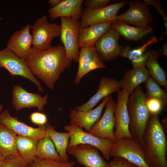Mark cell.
Here are the masks:
<instances>
[{
  "label": "cell",
  "mask_w": 167,
  "mask_h": 167,
  "mask_svg": "<svg viewBox=\"0 0 167 167\" xmlns=\"http://www.w3.org/2000/svg\"><path fill=\"white\" fill-rule=\"evenodd\" d=\"M25 61L33 75L51 90L54 88L62 74L72 64L61 45L45 50L32 46L30 55Z\"/></svg>",
  "instance_id": "cell-1"
},
{
  "label": "cell",
  "mask_w": 167,
  "mask_h": 167,
  "mask_svg": "<svg viewBox=\"0 0 167 167\" xmlns=\"http://www.w3.org/2000/svg\"><path fill=\"white\" fill-rule=\"evenodd\" d=\"M158 115L151 116L142 139L146 161L150 167H167V141Z\"/></svg>",
  "instance_id": "cell-2"
},
{
  "label": "cell",
  "mask_w": 167,
  "mask_h": 167,
  "mask_svg": "<svg viewBox=\"0 0 167 167\" xmlns=\"http://www.w3.org/2000/svg\"><path fill=\"white\" fill-rule=\"evenodd\" d=\"M130 95L127 103L129 131L132 138L142 146L143 135L151 116L146 106L147 97L139 85Z\"/></svg>",
  "instance_id": "cell-3"
},
{
  "label": "cell",
  "mask_w": 167,
  "mask_h": 167,
  "mask_svg": "<svg viewBox=\"0 0 167 167\" xmlns=\"http://www.w3.org/2000/svg\"><path fill=\"white\" fill-rule=\"evenodd\" d=\"M64 129L70 134L68 147L80 144H87L96 148L107 161L111 157L110 152L114 142L108 139L100 138L85 131L83 128L70 124L65 125Z\"/></svg>",
  "instance_id": "cell-4"
},
{
  "label": "cell",
  "mask_w": 167,
  "mask_h": 167,
  "mask_svg": "<svg viewBox=\"0 0 167 167\" xmlns=\"http://www.w3.org/2000/svg\"><path fill=\"white\" fill-rule=\"evenodd\" d=\"M32 28V47L40 50L50 48L53 39L61 34V25L50 23L45 15L38 18Z\"/></svg>",
  "instance_id": "cell-5"
},
{
  "label": "cell",
  "mask_w": 167,
  "mask_h": 167,
  "mask_svg": "<svg viewBox=\"0 0 167 167\" xmlns=\"http://www.w3.org/2000/svg\"><path fill=\"white\" fill-rule=\"evenodd\" d=\"M110 155L124 158L139 167H150L146 161L142 146L132 138L125 137L117 140L113 145Z\"/></svg>",
  "instance_id": "cell-6"
},
{
  "label": "cell",
  "mask_w": 167,
  "mask_h": 167,
  "mask_svg": "<svg viewBox=\"0 0 167 167\" xmlns=\"http://www.w3.org/2000/svg\"><path fill=\"white\" fill-rule=\"evenodd\" d=\"M60 39L63 45L68 58L77 62L79 50L78 38L80 27L79 21L70 17H61Z\"/></svg>",
  "instance_id": "cell-7"
},
{
  "label": "cell",
  "mask_w": 167,
  "mask_h": 167,
  "mask_svg": "<svg viewBox=\"0 0 167 167\" xmlns=\"http://www.w3.org/2000/svg\"><path fill=\"white\" fill-rule=\"evenodd\" d=\"M2 67L13 76H19L28 79L37 86L39 92H43L40 81L32 74L25 60L6 48L0 50V68Z\"/></svg>",
  "instance_id": "cell-8"
},
{
  "label": "cell",
  "mask_w": 167,
  "mask_h": 167,
  "mask_svg": "<svg viewBox=\"0 0 167 167\" xmlns=\"http://www.w3.org/2000/svg\"><path fill=\"white\" fill-rule=\"evenodd\" d=\"M128 3L123 0L97 9L85 7L82 10L79 21L81 28L115 20L119 10Z\"/></svg>",
  "instance_id": "cell-9"
},
{
  "label": "cell",
  "mask_w": 167,
  "mask_h": 167,
  "mask_svg": "<svg viewBox=\"0 0 167 167\" xmlns=\"http://www.w3.org/2000/svg\"><path fill=\"white\" fill-rule=\"evenodd\" d=\"M116 104L112 96L105 105V109L102 117L91 127L88 133L100 138L116 141L114 131L116 125L114 115Z\"/></svg>",
  "instance_id": "cell-10"
},
{
  "label": "cell",
  "mask_w": 167,
  "mask_h": 167,
  "mask_svg": "<svg viewBox=\"0 0 167 167\" xmlns=\"http://www.w3.org/2000/svg\"><path fill=\"white\" fill-rule=\"evenodd\" d=\"M12 104L17 111L25 108L35 107L39 112L43 110L48 104V96L28 92L19 85H14L12 90Z\"/></svg>",
  "instance_id": "cell-11"
},
{
  "label": "cell",
  "mask_w": 167,
  "mask_h": 167,
  "mask_svg": "<svg viewBox=\"0 0 167 167\" xmlns=\"http://www.w3.org/2000/svg\"><path fill=\"white\" fill-rule=\"evenodd\" d=\"M99 150L94 146L80 144L68 147L67 152L74 156L77 162L85 167H109V163L104 160Z\"/></svg>",
  "instance_id": "cell-12"
},
{
  "label": "cell",
  "mask_w": 167,
  "mask_h": 167,
  "mask_svg": "<svg viewBox=\"0 0 167 167\" xmlns=\"http://www.w3.org/2000/svg\"><path fill=\"white\" fill-rule=\"evenodd\" d=\"M130 95L123 89L118 92L114 113L116 123L114 135L116 141L123 137L132 138L129 131V118L127 108Z\"/></svg>",
  "instance_id": "cell-13"
},
{
  "label": "cell",
  "mask_w": 167,
  "mask_h": 167,
  "mask_svg": "<svg viewBox=\"0 0 167 167\" xmlns=\"http://www.w3.org/2000/svg\"><path fill=\"white\" fill-rule=\"evenodd\" d=\"M119 37L118 33L111 28L96 42L94 46L103 60H112L120 56L123 47L118 43Z\"/></svg>",
  "instance_id": "cell-14"
},
{
  "label": "cell",
  "mask_w": 167,
  "mask_h": 167,
  "mask_svg": "<svg viewBox=\"0 0 167 167\" xmlns=\"http://www.w3.org/2000/svg\"><path fill=\"white\" fill-rule=\"evenodd\" d=\"M129 5V9L124 13L117 15L116 19L142 28L147 27L152 21L153 18L150 8L144 3L139 0L131 1Z\"/></svg>",
  "instance_id": "cell-15"
},
{
  "label": "cell",
  "mask_w": 167,
  "mask_h": 167,
  "mask_svg": "<svg viewBox=\"0 0 167 167\" xmlns=\"http://www.w3.org/2000/svg\"><path fill=\"white\" fill-rule=\"evenodd\" d=\"M78 62V68L74 80L76 84H79L83 77L90 71L106 67L94 46L80 48Z\"/></svg>",
  "instance_id": "cell-16"
},
{
  "label": "cell",
  "mask_w": 167,
  "mask_h": 167,
  "mask_svg": "<svg viewBox=\"0 0 167 167\" xmlns=\"http://www.w3.org/2000/svg\"><path fill=\"white\" fill-rule=\"evenodd\" d=\"M0 122L17 135L32 138L37 140L44 138L46 136L44 125L38 128L32 127L20 122L17 117L11 116L7 109L2 111Z\"/></svg>",
  "instance_id": "cell-17"
},
{
  "label": "cell",
  "mask_w": 167,
  "mask_h": 167,
  "mask_svg": "<svg viewBox=\"0 0 167 167\" xmlns=\"http://www.w3.org/2000/svg\"><path fill=\"white\" fill-rule=\"evenodd\" d=\"M32 26L28 24L22 29L15 31L11 36L6 49L25 60L31 52L32 37L30 33Z\"/></svg>",
  "instance_id": "cell-18"
},
{
  "label": "cell",
  "mask_w": 167,
  "mask_h": 167,
  "mask_svg": "<svg viewBox=\"0 0 167 167\" xmlns=\"http://www.w3.org/2000/svg\"><path fill=\"white\" fill-rule=\"evenodd\" d=\"M112 96L110 95L105 97L96 108L88 111L72 109L69 114L70 124L84 128L88 132L91 127L100 119L106 102Z\"/></svg>",
  "instance_id": "cell-19"
},
{
  "label": "cell",
  "mask_w": 167,
  "mask_h": 167,
  "mask_svg": "<svg viewBox=\"0 0 167 167\" xmlns=\"http://www.w3.org/2000/svg\"><path fill=\"white\" fill-rule=\"evenodd\" d=\"M120 81L115 78L104 76L100 78L98 90L87 102L75 109L82 111L90 110L102 99L120 90Z\"/></svg>",
  "instance_id": "cell-20"
},
{
  "label": "cell",
  "mask_w": 167,
  "mask_h": 167,
  "mask_svg": "<svg viewBox=\"0 0 167 167\" xmlns=\"http://www.w3.org/2000/svg\"><path fill=\"white\" fill-rule=\"evenodd\" d=\"M113 21L80 28L79 38V48L94 46L100 38L111 28Z\"/></svg>",
  "instance_id": "cell-21"
},
{
  "label": "cell",
  "mask_w": 167,
  "mask_h": 167,
  "mask_svg": "<svg viewBox=\"0 0 167 167\" xmlns=\"http://www.w3.org/2000/svg\"><path fill=\"white\" fill-rule=\"evenodd\" d=\"M83 0H62L57 6L49 9L51 20L58 17H70L78 21L80 19Z\"/></svg>",
  "instance_id": "cell-22"
},
{
  "label": "cell",
  "mask_w": 167,
  "mask_h": 167,
  "mask_svg": "<svg viewBox=\"0 0 167 167\" xmlns=\"http://www.w3.org/2000/svg\"><path fill=\"white\" fill-rule=\"evenodd\" d=\"M111 28L125 39L135 41L142 40L153 30V28L149 25L144 28L134 27L118 19L113 21Z\"/></svg>",
  "instance_id": "cell-23"
},
{
  "label": "cell",
  "mask_w": 167,
  "mask_h": 167,
  "mask_svg": "<svg viewBox=\"0 0 167 167\" xmlns=\"http://www.w3.org/2000/svg\"><path fill=\"white\" fill-rule=\"evenodd\" d=\"M149 77L147 68L143 66L127 70L120 81V87L130 95L140 84L145 83Z\"/></svg>",
  "instance_id": "cell-24"
},
{
  "label": "cell",
  "mask_w": 167,
  "mask_h": 167,
  "mask_svg": "<svg viewBox=\"0 0 167 167\" xmlns=\"http://www.w3.org/2000/svg\"><path fill=\"white\" fill-rule=\"evenodd\" d=\"M157 41L156 37L154 36L138 48L130 49L129 46H126L123 47L120 56L129 59L132 63L133 68L145 66L151 51L146 52V50L149 46Z\"/></svg>",
  "instance_id": "cell-25"
},
{
  "label": "cell",
  "mask_w": 167,
  "mask_h": 167,
  "mask_svg": "<svg viewBox=\"0 0 167 167\" xmlns=\"http://www.w3.org/2000/svg\"><path fill=\"white\" fill-rule=\"evenodd\" d=\"M44 126L46 131V135L49 137L53 142L62 161L69 162V156L67 153V150L70 139V133L68 132H58L49 124L47 123Z\"/></svg>",
  "instance_id": "cell-26"
},
{
  "label": "cell",
  "mask_w": 167,
  "mask_h": 167,
  "mask_svg": "<svg viewBox=\"0 0 167 167\" xmlns=\"http://www.w3.org/2000/svg\"><path fill=\"white\" fill-rule=\"evenodd\" d=\"M17 135L0 122V153L5 158L19 156L17 148Z\"/></svg>",
  "instance_id": "cell-27"
},
{
  "label": "cell",
  "mask_w": 167,
  "mask_h": 167,
  "mask_svg": "<svg viewBox=\"0 0 167 167\" xmlns=\"http://www.w3.org/2000/svg\"><path fill=\"white\" fill-rule=\"evenodd\" d=\"M38 140L32 138L17 135L16 145L18 153L28 165L36 157Z\"/></svg>",
  "instance_id": "cell-28"
},
{
  "label": "cell",
  "mask_w": 167,
  "mask_h": 167,
  "mask_svg": "<svg viewBox=\"0 0 167 167\" xmlns=\"http://www.w3.org/2000/svg\"><path fill=\"white\" fill-rule=\"evenodd\" d=\"M160 54L158 51H150L145 66L148 68L149 75L160 86L167 88V75L165 71L159 65L157 60Z\"/></svg>",
  "instance_id": "cell-29"
},
{
  "label": "cell",
  "mask_w": 167,
  "mask_h": 167,
  "mask_svg": "<svg viewBox=\"0 0 167 167\" xmlns=\"http://www.w3.org/2000/svg\"><path fill=\"white\" fill-rule=\"evenodd\" d=\"M36 156L40 159H51L62 161L53 142L46 135L38 140Z\"/></svg>",
  "instance_id": "cell-30"
},
{
  "label": "cell",
  "mask_w": 167,
  "mask_h": 167,
  "mask_svg": "<svg viewBox=\"0 0 167 167\" xmlns=\"http://www.w3.org/2000/svg\"><path fill=\"white\" fill-rule=\"evenodd\" d=\"M146 84L147 97H152L158 99L162 101L165 105L167 103V94L162 89L157 82L152 78L149 77Z\"/></svg>",
  "instance_id": "cell-31"
},
{
  "label": "cell",
  "mask_w": 167,
  "mask_h": 167,
  "mask_svg": "<svg viewBox=\"0 0 167 167\" xmlns=\"http://www.w3.org/2000/svg\"><path fill=\"white\" fill-rule=\"evenodd\" d=\"M75 162H64L51 159H42L36 157L28 167H76Z\"/></svg>",
  "instance_id": "cell-32"
},
{
  "label": "cell",
  "mask_w": 167,
  "mask_h": 167,
  "mask_svg": "<svg viewBox=\"0 0 167 167\" xmlns=\"http://www.w3.org/2000/svg\"><path fill=\"white\" fill-rule=\"evenodd\" d=\"M146 103L147 109L151 116L158 115L165 106L161 101L152 97H147Z\"/></svg>",
  "instance_id": "cell-33"
},
{
  "label": "cell",
  "mask_w": 167,
  "mask_h": 167,
  "mask_svg": "<svg viewBox=\"0 0 167 167\" xmlns=\"http://www.w3.org/2000/svg\"><path fill=\"white\" fill-rule=\"evenodd\" d=\"M0 167H28V165L20 156H12L4 158Z\"/></svg>",
  "instance_id": "cell-34"
},
{
  "label": "cell",
  "mask_w": 167,
  "mask_h": 167,
  "mask_svg": "<svg viewBox=\"0 0 167 167\" xmlns=\"http://www.w3.org/2000/svg\"><path fill=\"white\" fill-rule=\"evenodd\" d=\"M144 3L147 5H150L155 8L161 15L164 20V22L167 32V17L165 11L160 1L157 0H144Z\"/></svg>",
  "instance_id": "cell-35"
},
{
  "label": "cell",
  "mask_w": 167,
  "mask_h": 167,
  "mask_svg": "<svg viewBox=\"0 0 167 167\" xmlns=\"http://www.w3.org/2000/svg\"><path fill=\"white\" fill-rule=\"evenodd\" d=\"M109 167H139L126 159L120 157H114L109 163Z\"/></svg>",
  "instance_id": "cell-36"
},
{
  "label": "cell",
  "mask_w": 167,
  "mask_h": 167,
  "mask_svg": "<svg viewBox=\"0 0 167 167\" xmlns=\"http://www.w3.org/2000/svg\"><path fill=\"white\" fill-rule=\"evenodd\" d=\"M110 0H86L84 2L86 7L94 9L100 8L107 6Z\"/></svg>",
  "instance_id": "cell-37"
},
{
  "label": "cell",
  "mask_w": 167,
  "mask_h": 167,
  "mask_svg": "<svg viewBox=\"0 0 167 167\" xmlns=\"http://www.w3.org/2000/svg\"><path fill=\"white\" fill-rule=\"evenodd\" d=\"M47 118L44 113H40L38 125L39 126H42L47 123Z\"/></svg>",
  "instance_id": "cell-38"
},
{
  "label": "cell",
  "mask_w": 167,
  "mask_h": 167,
  "mask_svg": "<svg viewBox=\"0 0 167 167\" xmlns=\"http://www.w3.org/2000/svg\"><path fill=\"white\" fill-rule=\"evenodd\" d=\"M40 113V112H35L30 114V119L32 123L38 125Z\"/></svg>",
  "instance_id": "cell-39"
},
{
  "label": "cell",
  "mask_w": 167,
  "mask_h": 167,
  "mask_svg": "<svg viewBox=\"0 0 167 167\" xmlns=\"http://www.w3.org/2000/svg\"><path fill=\"white\" fill-rule=\"evenodd\" d=\"M62 0H49L48 1V3L51 7L54 8L58 5Z\"/></svg>",
  "instance_id": "cell-40"
},
{
  "label": "cell",
  "mask_w": 167,
  "mask_h": 167,
  "mask_svg": "<svg viewBox=\"0 0 167 167\" xmlns=\"http://www.w3.org/2000/svg\"><path fill=\"white\" fill-rule=\"evenodd\" d=\"M160 53L163 56L167 57V44L165 43L161 49Z\"/></svg>",
  "instance_id": "cell-41"
},
{
  "label": "cell",
  "mask_w": 167,
  "mask_h": 167,
  "mask_svg": "<svg viewBox=\"0 0 167 167\" xmlns=\"http://www.w3.org/2000/svg\"><path fill=\"white\" fill-rule=\"evenodd\" d=\"M162 123L161 124L162 128L165 132L167 131V118H165L162 120Z\"/></svg>",
  "instance_id": "cell-42"
},
{
  "label": "cell",
  "mask_w": 167,
  "mask_h": 167,
  "mask_svg": "<svg viewBox=\"0 0 167 167\" xmlns=\"http://www.w3.org/2000/svg\"><path fill=\"white\" fill-rule=\"evenodd\" d=\"M4 158L2 156L0 153V167H1Z\"/></svg>",
  "instance_id": "cell-43"
},
{
  "label": "cell",
  "mask_w": 167,
  "mask_h": 167,
  "mask_svg": "<svg viewBox=\"0 0 167 167\" xmlns=\"http://www.w3.org/2000/svg\"><path fill=\"white\" fill-rule=\"evenodd\" d=\"M3 105L2 104H0V117L1 113L2 111V110L3 109Z\"/></svg>",
  "instance_id": "cell-44"
},
{
  "label": "cell",
  "mask_w": 167,
  "mask_h": 167,
  "mask_svg": "<svg viewBox=\"0 0 167 167\" xmlns=\"http://www.w3.org/2000/svg\"><path fill=\"white\" fill-rule=\"evenodd\" d=\"M2 19V18L1 17H0V20H1Z\"/></svg>",
  "instance_id": "cell-45"
}]
</instances>
